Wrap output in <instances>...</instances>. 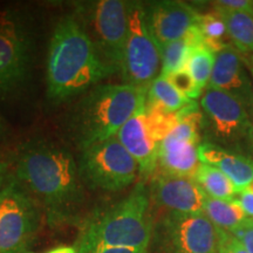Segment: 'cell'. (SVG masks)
Here are the masks:
<instances>
[{
	"label": "cell",
	"instance_id": "cell-1",
	"mask_svg": "<svg viewBox=\"0 0 253 253\" xmlns=\"http://www.w3.org/2000/svg\"><path fill=\"white\" fill-rule=\"evenodd\" d=\"M13 175L50 225L78 219L84 204L82 179L77 161L66 148L42 140L28 142L18 153Z\"/></svg>",
	"mask_w": 253,
	"mask_h": 253
},
{
	"label": "cell",
	"instance_id": "cell-2",
	"mask_svg": "<svg viewBox=\"0 0 253 253\" xmlns=\"http://www.w3.org/2000/svg\"><path fill=\"white\" fill-rule=\"evenodd\" d=\"M113 73L78 18L66 15L60 19L53 30L46 61L48 99L54 103L65 102L97 86Z\"/></svg>",
	"mask_w": 253,
	"mask_h": 253
},
{
	"label": "cell",
	"instance_id": "cell-3",
	"mask_svg": "<svg viewBox=\"0 0 253 253\" xmlns=\"http://www.w3.org/2000/svg\"><path fill=\"white\" fill-rule=\"evenodd\" d=\"M154 224L149 189L140 182L126 197L88 217L74 246L78 253L96 246L149 250Z\"/></svg>",
	"mask_w": 253,
	"mask_h": 253
},
{
	"label": "cell",
	"instance_id": "cell-4",
	"mask_svg": "<svg viewBox=\"0 0 253 253\" xmlns=\"http://www.w3.org/2000/svg\"><path fill=\"white\" fill-rule=\"evenodd\" d=\"M148 90L131 84H97L72 114L73 137L81 149L116 136L122 126L147 102Z\"/></svg>",
	"mask_w": 253,
	"mask_h": 253
},
{
	"label": "cell",
	"instance_id": "cell-5",
	"mask_svg": "<svg viewBox=\"0 0 253 253\" xmlns=\"http://www.w3.org/2000/svg\"><path fill=\"white\" fill-rule=\"evenodd\" d=\"M129 13L130 1L123 0H100L82 5L80 11V24L93 41L101 59L114 73L121 69L128 39Z\"/></svg>",
	"mask_w": 253,
	"mask_h": 253
},
{
	"label": "cell",
	"instance_id": "cell-6",
	"mask_svg": "<svg viewBox=\"0 0 253 253\" xmlns=\"http://www.w3.org/2000/svg\"><path fill=\"white\" fill-rule=\"evenodd\" d=\"M78 166L82 182L103 191H120L140 173L137 162L116 136L81 149Z\"/></svg>",
	"mask_w": 253,
	"mask_h": 253
},
{
	"label": "cell",
	"instance_id": "cell-7",
	"mask_svg": "<svg viewBox=\"0 0 253 253\" xmlns=\"http://www.w3.org/2000/svg\"><path fill=\"white\" fill-rule=\"evenodd\" d=\"M161 47L148 25L145 7L140 2L130 1L128 39L120 69L123 84L148 90L161 74Z\"/></svg>",
	"mask_w": 253,
	"mask_h": 253
},
{
	"label": "cell",
	"instance_id": "cell-8",
	"mask_svg": "<svg viewBox=\"0 0 253 253\" xmlns=\"http://www.w3.org/2000/svg\"><path fill=\"white\" fill-rule=\"evenodd\" d=\"M32 40L27 24L17 12H0V99L14 97L30 78Z\"/></svg>",
	"mask_w": 253,
	"mask_h": 253
},
{
	"label": "cell",
	"instance_id": "cell-9",
	"mask_svg": "<svg viewBox=\"0 0 253 253\" xmlns=\"http://www.w3.org/2000/svg\"><path fill=\"white\" fill-rule=\"evenodd\" d=\"M156 253H218L217 229L204 213L162 214L154 224Z\"/></svg>",
	"mask_w": 253,
	"mask_h": 253
},
{
	"label": "cell",
	"instance_id": "cell-10",
	"mask_svg": "<svg viewBox=\"0 0 253 253\" xmlns=\"http://www.w3.org/2000/svg\"><path fill=\"white\" fill-rule=\"evenodd\" d=\"M43 212L14 177L0 204V253H27L39 232Z\"/></svg>",
	"mask_w": 253,
	"mask_h": 253
},
{
	"label": "cell",
	"instance_id": "cell-11",
	"mask_svg": "<svg viewBox=\"0 0 253 253\" xmlns=\"http://www.w3.org/2000/svg\"><path fill=\"white\" fill-rule=\"evenodd\" d=\"M201 106L205 122L218 141L233 144L251 138V116L248 108L235 96L208 86Z\"/></svg>",
	"mask_w": 253,
	"mask_h": 253
},
{
	"label": "cell",
	"instance_id": "cell-12",
	"mask_svg": "<svg viewBox=\"0 0 253 253\" xmlns=\"http://www.w3.org/2000/svg\"><path fill=\"white\" fill-rule=\"evenodd\" d=\"M154 204L169 213H204L207 195L192 177L154 173L149 188Z\"/></svg>",
	"mask_w": 253,
	"mask_h": 253
},
{
	"label": "cell",
	"instance_id": "cell-13",
	"mask_svg": "<svg viewBox=\"0 0 253 253\" xmlns=\"http://www.w3.org/2000/svg\"><path fill=\"white\" fill-rule=\"evenodd\" d=\"M148 25L158 45L164 46L186 36L197 26L199 14L182 1H157L145 7Z\"/></svg>",
	"mask_w": 253,
	"mask_h": 253
},
{
	"label": "cell",
	"instance_id": "cell-14",
	"mask_svg": "<svg viewBox=\"0 0 253 253\" xmlns=\"http://www.w3.org/2000/svg\"><path fill=\"white\" fill-rule=\"evenodd\" d=\"M209 86L226 91L246 108H253V82L243 62L242 54L232 45L216 54Z\"/></svg>",
	"mask_w": 253,
	"mask_h": 253
},
{
	"label": "cell",
	"instance_id": "cell-15",
	"mask_svg": "<svg viewBox=\"0 0 253 253\" xmlns=\"http://www.w3.org/2000/svg\"><path fill=\"white\" fill-rule=\"evenodd\" d=\"M145 104L136 110L134 115L120 129L116 137L134 157L144 178L153 176L157 170L158 144L153 140L145 121Z\"/></svg>",
	"mask_w": 253,
	"mask_h": 253
},
{
	"label": "cell",
	"instance_id": "cell-16",
	"mask_svg": "<svg viewBox=\"0 0 253 253\" xmlns=\"http://www.w3.org/2000/svg\"><path fill=\"white\" fill-rule=\"evenodd\" d=\"M199 162L217 168L229 177L238 191L250 188L253 183V160L213 143H202L198 147Z\"/></svg>",
	"mask_w": 253,
	"mask_h": 253
},
{
	"label": "cell",
	"instance_id": "cell-17",
	"mask_svg": "<svg viewBox=\"0 0 253 253\" xmlns=\"http://www.w3.org/2000/svg\"><path fill=\"white\" fill-rule=\"evenodd\" d=\"M199 144L179 141L168 135L158 145V163L161 172L169 175L192 177L201 162L198 158Z\"/></svg>",
	"mask_w": 253,
	"mask_h": 253
},
{
	"label": "cell",
	"instance_id": "cell-18",
	"mask_svg": "<svg viewBox=\"0 0 253 253\" xmlns=\"http://www.w3.org/2000/svg\"><path fill=\"white\" fill-rule=\"evenodd\" d=\"M198 46H204V38L197 26L192 27L182 39L161 46L162 69L160 75L168 77L177 71L184 69L190 53Z\"/></svg>",
	"mask_w": 253,
	"mask_h": 253
},
{
	"label": "cell",
	"instance_id": "cell-19",
	"mask_svg": "<svg viewBox=\"0 0 253 253\" xmlns=\"http://www.w3.org/2000/svg\"><path fill=\"white\" fill-rule=\"evenodd\" d=\"M214 6V12L225 24L227 34L233 45L242 53H253V17Z\"/></svg>",
	"mask_w": 253,
	"mask_h": 253
},
{
	"label": "cell",
	"instance_id": "cell-20",
	"mask_svg": "<svg viewBox=\"0 0 253 253\" xmlns=\"http://www.w3.org/2000/svg\"><path fill=\"white\" fill-rule=\"evenodd\" d=\"M204 214L216 229L230 233L235 232L248 218L235 199L225 201V199L211 198L208 196L205 201Z\"/></svg>",
	"mask_w": 253,
	"mask_h": 253
},
{
	"label": "cell",
	"instance_id": "cell-21",
	"mask_svg": "<svg viewBox=\"0 0 253 253\" xmlns=\"http://www.w3.org/2000/svg\"><path fill=\"white\" fill-rule=\"evenodd\" d=\"M194 179L208 197L231 201L238 194V189L225 173L208 164H199Z\"/></svg>",
	"mask_w": 253,
	"mask_h": 253
},
{
	"label": "cell",
	"instance_id": "cell-22",
	"mask_svg": "<svg viewBox=\"0 0 253 253\" xmlns=\"http://www.w3.org/2000/svg\"><path fill=\"white\" fill-rule=\"evenodd\" d=\"M185 95L177 90L175 86L163 75H158L150 84L147 93V103L160 107L169 113H177L191 102Z\"/></svg>",
	"mask_w": 253,
	"mask_h": 253
},
{
	"label": "cell",
	"instance_id": "cell-23",
	"mask_svg": "<svg viewBox=\"0 0 253 253\" xmlns=\"http://www.w3.org/2000/svg\"><path fill=\"white\" fill-rule=\"evenodd\" d=\"M214 60H216V53L207 46L195 47L190 53L185 68L191 74L197 86V90L201 94L210 84Z\"/></svg>",
	"mask_w": 253,
	"mask_h": 253
},
{
	"label": "cell",
	"instance_id": "cell-24",
	"mask_svg": "<svg viewBox=\"0 0 253 253\" xmlns=\"http://www.w3.org/2000/svg\"><path fill=\"white\" fill-rule=\"evenodd\" d=\"M145 121L153 140L160 145L179 122V112L169 113L154 104H145Z\"/></svg>",
	"mask_w": 253,
	"mask_h": 253
},
{
	"label": "cell",
	"instance_id": "cell-25",
	"mask_svg": "<svg viewBox=\"0 0 253 253\" xmlns=\"http://www.w3.org/2000/svg\"><path fill=\"white\" fill-rule=\"evenodd\" d=\"M197 27L204 38V46L213 50L216 54L231 46L230 43L224 42V38L229 37V34L225 24L216 12L199 15Z\"/></svg>",
	"mask_w": 253,
	"mask_h": 253
},
{
	"label": "cell",
	"instance_id": "cell-26",
	"mask_svg": "<svg viewBox=\"0 0 253 253\" xmlns=\"http://www.w3.org/2000/svg\"><path fill=\"white\" fill-rule=\"evenodd\" d=\"M166 78H168V80L171 82L177 90L181 91L183 95H185L190 100L198 99L202 95L197 90L196 82L186 68L172 73V74L168 75Z\"/></svg>",
	"mask_w": 253,
	"mask_h": 253
},
{
	"label": "cell",
	"instance_id": "cell-27",
	"mask_svg": "<svg viewBox=\"0 0 253 253\" xmlns=\"http://www.w3.org/2000/svg\"><path fill=\"white\" fill-rule=\"evenodd\" d=\"M218 253H249L232 233L218 230Z\"/></svg>",
	"mask_w": 253,
	"mask_h": 253
},
{
	"label": "cell",
	"instance_id": "cell-28",
	"mask_svg": "<svg viewBox=\"0 0 253 253\" xmlns=\"http://www.w3.org/2000/svg\"><path fill=\"white\" fill-rule=\"evenodd\" d=\"M249 253H253V218H246L244 223L232 233Z\"/></svg>",
	"mask_w": 253,
	"mask_h": 253
},
{
	"label": "cell",
	"instance_id": "cell-29",
	"mask_svg": "<svg viewBox=\"0 0 253 253\" xmlns=\"http://www.w3.org/2000/svg\"><path fill=\"white\" fill-rule=\"evenodd\" d=\"M214 5L232 9V11L242 12V13H246L253 17V1L251 0H220V1L214 2Z\"/></svg>",
	"mask_w": 253,
	"mask_h": 253
},
{
	"label": "cell",
	"instance_id": "cell-30",
	"mask_svg": "<svg viewBox=\"0 0 253 253\" xmlns=\"http://www.w3.org/2000/svg\"><path fill=\"white\" fill-rule=\"evenodd\" d=\"M233 199L243 209L248 218H253V190L250 188L240 190Z\"/></svg>",
	"mask_w": 253,
	"mask_h": 253
},
{
	"label": "cell",
	"instance_id": "cell-31",
	"mask_svg": "<svg viewBox=\"0 0 253 253\" xmlns=\"http://www.w3.org/2000/svg\"><path fill=\"white\" fill-rule=\"evenodd\" d=\"M13 170H12L11 161L0 156V194L4 191L6 186L13 179Z\"/></svg>",
	"mask_w": 253,
	"mask_h": 253
},
{
	"label": "cell",
	"instance_id": "cell-32",
	"mask_svg": "<svg viewBox=\"0 0 253 253\" xmlns=\"http://www.w3.org/2000/svg\"><path fill=\"white\" fill-rule=\"evenodd\" d=\"M84 253H149V250L116 248V246H96Z\"/></svg>",
	"mask_w": 253,
	"mask_h": 253
},
{
	"label": "cell",
	"instance_id": "cell-33",
	"mask_svg": "<svg viewBox=\"0 0 253 253\" xmlns=\"http://www.w3.org/2000/svg\"><path fill=\"white\" fill-rule=\"evenodd\" d=\"M240 54H242V59H243V62H244L246 69H248L250 77L252 79V82H253V53H242L240 52Z\"/></svg>",
	"mask_w": 253,
	"mask_h": 253
},
{
	"label": "cell",
	"instance_id": "cell-34",
	"mask_svg": "<svg viewBox=\"0 0 253 253\" xmlns=\"http://www.w3.org/2000/svg\"><path fill=\"white\" fill-rule=\"evenodd\" d=\"M27 253H37V252H27ZM42 253H78L75 246H69V245H60L56 246L54 249H50L49 251L42 252Z\"/></svg>",
	"mask_w": 253,
	"mask_h": 253
},
{
	"label": "cell",
	"instance_id": "cell-35",
	"mask_svg": "<svg viewBox=\"0 0 253 253\" xmlns=\"http://www.w3.org/2000/svg\"><path fill=\"white\" fill-rule=\"evenodd\" d=\"M7 131H8L7 125H6L4 118H2L1 114H0V141H2L6 137Z\"/></svg>",
	"mask_w": 253,
	"mask_h": 253
},
{
	"label": "cell",
	"instance_id": "cell-36",
	"mask_svg": "<svg viewBox=\"0 0 253 253\" xmlns=\"http://www.w3.org/2000/svg\"><path fill=\"white\" fill-rule=\"evenodd\" d=\"M5 190H6V188H5ZM5 190H4V191L1 192V194H0V204H1V202H2V198H4V196H5Z\"/></svg>",
	"mask_w": 253,
	"mask_h": 253
},
{
	"label": "cell",
	"instance_id": "cell-37",
	"mask_svg": "<svg viewBox=\"0 0 253 253\" xmlns=\"http://www.w3.org/2000/svg\"><path fill=\"white\" fill-rule=\"evenodd\" d=\"M251 142H252V148H253V119H252V134H251Z\"/></svg>",
	"mask_w": 253,
	"mask_h": 253
},
{
	"label": "cell",
	"instance_id": "cell-38",
	"mask_svg": "<svg viewBox=\"0 0 253 253\" xmlns=\"http://www.w3.org/2000/svg\"><path fill=\"white\" fill-rule=\"evenodd\" d=\"M250 189H251V190H253V183H252V184H251V185H250Z\"/></svg>",
	"mask_w": 253,
	"mask_h": 253
}]
</instances>
